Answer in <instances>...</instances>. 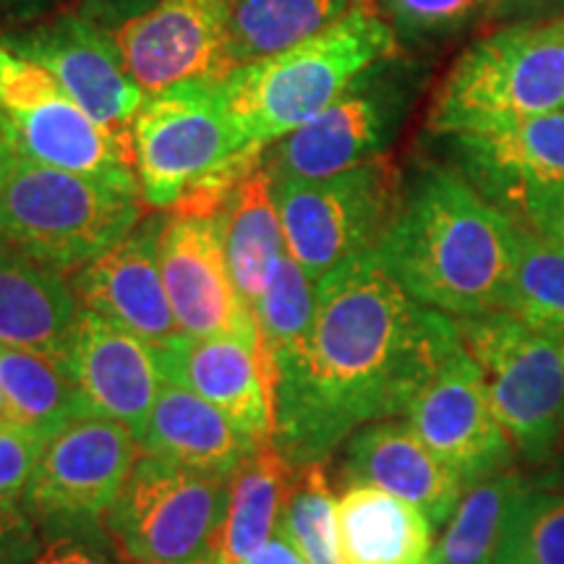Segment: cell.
Returning a JSON list of instances; mask_svg holds the SVG:
<instances>
[{
  "instance_id": "16",
  "label": "cell",
  "mask_w": 564,
  "mask_h": 564,
  "mask_svg": "<svg viewBox=\"0 0 564 564\" xmlns=\"http://www.w3.org/2000/svg\"><path fill=\"white\" fill-rule=\"evenodd\" d=\"M447 139L455 171L514 223L531 204L564 194V110Z\"/></svg>"
},
{
  "instance_id": "46",
  "label": "cell",
  "mask_w": 564,
  "mask_h": 564,
  "mask_svg": "<svg viewBox=\"0 0 564 564\" xmlns=\"http://www.w3.org/2000/svg\"><path fill=\"white\" fill-rule=\"evenodd\" d=\"M432 564H436V562H432Z\"/></svg>"
},
{
  "instance_id": "9",
  "label": "cell",
  "mask_w": 564,
  "mask_h": 564,
  "mask_svg": "<svg viewBox=\"0 0 564 564\" xmlns=\"http://www.w3.org/2000/svg\"><path fill=\"white\" fill-rule=\"evenodd\" d=\"M457 335L484 371L497 419L528 463L554 457L564 432L562 345L507 312L463 316Z\"/></svg>"
},
{
  "instance_id": "45",
  "label": "cell",
  "mask_w": 564,
  "mask_h": 564,
  "mask_svg": "<svg viewBox=\"0 0 564 564\" xmlns=\"http://www.w3.org/2000/svg\"><path fill=\"white\" fill-rule=\"evenodd\" d=\"M560 345H562V356H564V340H562V343H560Z\"/></svg>"
},
{
  "instance_id": "26",
  "label": "cell",
  "mask_w": 564,
  "mask_h": 564,
  "mask_svg": "<svg viewBox=\"0 0 564 564\" xmlns=\"http://www.w3.org/2000/svg\"><path fill=\"white\" fill-rule=\"evenodd\" d=\"M356 0H236L225 47V74L329 30Z\"/></svg>"
},
{
  "instance_id": "40",
  "label": "cell",
  "mask_w": 564,
  "mask_h": 564,
  "mask_svg": "<svg viewBox=\"0 0 564 564\" xmlns=\"http://www.w3.org/2000/svg\"><path fill=\"white\" fill-rule=\"evenodd\" d=\"M58 0H0V24L3 30L34 24V21L53 17Z\"/></svg>"
},
{
  "instance_id": "25",
  "label": "cell",
  "mask_w": 564,
  "mask_h": 564,
  "mask_svg": "<svg viewBox=\"0 0 564 564\" xmlns=\"http://www.w3.org/2000/svg\"><path fill=\"white\" fill-rule=\"evenodd\" d=\"M217 225H220L236 291L253 312L278 272L282 257L288 253L282 223L272 199V178L264 162L251 167L236 183L217 215Z\"/></svg>"
},
{
  "instance_id": "7",
  "label": "cell",
  "mask_w": 564,
  "mask_h": 564,
  "mask_svg": "<svg viewBox=\"0 0 564 564\" xmlns=\"http://www.w3.org/2000/svg\"><path fill=\"white\" fill-rule=\"evenodd\" d=\"M232 476L139 455L102 525L133 564H212L220 552Z\"/></svg>"
},
{
  "instance_id": "33",
  "label": "cell",
  "mask_w": 564,
  "mask_h": 564,
  "mask_svg": "<svg viewBox=\"0 0 564 564\" xmlns=\"http://www.w3.org/2000/svg\"><path fill=\"white\" fill-rule=\"evenodd\" d=\"M494 564H564V494L528 481L514 499Z\"/></svg>"
},
{
  "instance_id": "38",
  "label": "cell",
  "mask_w": 564,
  "mask_h": 564,
  "mask_svg": "<svg viewBox=\"0 0 564 564\" xmlns=\"http://www.w3.org/2000/svg\"><path fill=\"white\" fill-rule=\"evenodd\" d=\"M68 3L70 11H76L79 17L95 21L102 30L116 32L129 21L152 11L160 0H68Z\"/></svg>"
},
{
  "instance_id": "10",
  "label": "cell",
  "mask_w": 564,
  "mask_h": 564,
  "mask_svg": "<svg viewBox=\"0 0 564 564\" xmlns=\"http://www.w3.org/2000/svg\"><path fill=\"white\" fill-rule=\"evenodd\" d=\"M0 131L21 158L141 192L129 133L84 112L37 63L0 42Z\"/></svg>"
},
{
  "instance_id": "12",
  "label": "cell",
  "mask_w": 564,
  "mask_h": 564,
  "mask_svg": "<svg viewBox=\"0 0 564 564\" xmlns=\"http://www.w3.org/2000/svg\"><path fill=\"white\" fill-rule=\"evenodd\" d=\"M141 455L123 423L87 413L47 442L24 502L42 535L100 528Z\"/></svg>"
},
{
  "instance_id": "5",
  "label": "cell",
  "mask_w": 564,
  "mask_h": 564,
  "mask_svg": "<svg viewBox=\"0 0 564 564\" xmlns=\"http://www.w3.org/2000/svg\"><path fill=\"white\" fill-rule=\"evenodd\" d=\"M144 220L141 192L11 152L0 181V238L63 274L108 253Z\"/></svg>"
},
{
  "instance_id": "17",
  "label": "cell",
  "mask_w": 564,
  "mask_h": 564,
  "mask_svg": "<svg viewBox=\"0 0 564 564\" xmlns=\"http://www.w3.org/2000/svg\"><path fill=\"white\" fill-rule=\"evenodd\" d=\"M232 6L236 0H160L144 17L112 32L133 84L160 91L225 76Z\"/></svg>"
},
{
  "instance_id": "41",
  "label": "cell",
  "mask_w": 564,
  "mask_h": 564,
  "mask_svg": "<svg viewBox=\"0 0 564 564\" xmlns=\"http://www.w3.org/2000/svg\"><path fill=\"white\" fill-rule=\"evenodd\" d=\"M212 564H220V562H212ZM238 564H306V562L301 560V554L295 552L288 541H282L280 535H272L259 552H253L249 560Z\"/></svg>"
},
{
  "instance_id": "6",
  "label": "cell",
  "mask_w": 564,
  "mask_h": 564,
  "mask_svg": "<svg viewBox=\"0 0 564 564\" xmlns=\"http://www.w3.org/2000/svg\"><path fill=\"white\" fill-rule=\"evenodd\" d=\"M426 70L403 53L371 63L312 123L270 144L272 181H314L382 160L403 131Z\"/></svg>"
},
{
  "instance_id": "13",
  "label": "cell",
  "mask_w": 564,
  "mask_h": 564,
  "mask_svg": "<svg viewBox=\"0 0 564 564\" xmlns=\"http://www.w3.org/2000/svg\"><path fill=\"white\" fill-rule=\"evenodd\" d=\"M0 42L45 68L91 121L129 133L147 91L133 84L112 32L76 11H63L17 30H0Z\"/></svg>"
},
{
  "instance_id": "36",
  "label": "cell",
  "mask_w": 564,
  "mask_h": 564,
  "mask_svg": "<svg viewBox=\"0 0 564 564\" xmlns=\"http://www.w3.org/2000/svg\"><path fill=\"white\" fill-rule=\"evenodd\" d=\"M32 564H133L100 528L55 535Z\"/></svg>"
},
{
  "instance_id": "4",
  "label": "cell",
  "mask_w": 564,
  "mask_h": 564,
  "mask_svg": "<svg viewBox=\"0 0 564 564\" xmlns=\"http://www.w3.org/2000/svg\"><path fill=\"white\" fill-rule=\"evenodd\" d=\"M564 110V17L512 24L474 42L426 116L436 137L486 133Z\"/></svg>"
},
{
  "instance_id": "3",
  "label": "cell",
  "mask_w": 564,
  "mask_h": 564,
  "mask_svg": "<svg viewBox=\"0 0 564 564\" xmlns=\"http://www.w3.org/2000/svg\"><path fill=\"white\" fill-rule=\"evenodd\" d=\"M400 53L377 0H356L337 21L288 51L220 76L223 105L241 150H267L312 123L371 63Z\"/></svg>"
},
{
  "instance_id": "27",
  "label": "cell",
  "mask_w": 564,
  "mask_h": 564,
  "mask_svg": "<svg viewBox=\"0 0 564 564\" xmlns=\"http://www.w3.org/2000/svg\"><path fill=\"white\" fill-rule=\"evenodd\" d=\"M291 474L293 465L278 453L272 442L259 444L246 457L241 468L232 474L230 505L215 562L238 564L249 560L272 539Z\"/></svg>"
},
{
  "instance_id": "42",
  "label": "cell",
  "mask_w": 564,
  "mask_h": 564,
  "mask_svg": "<svg viewBox=\"0 0 564 564\" xmlns=\"http://www.w3.org/2000/svg\"><path fill=\"white\" fill-rule=\"evenodd\" d=\"M531 484L539 486V489L564 494V457L556 455L549 463L539 465V474L531 478Z\"/></svg>"
},
{
  "instance_id": "43",
  "label": "cell",
  "mask_w": 564,
  "mask_h": 564,
  "mask_svg": "<svg viewBox=\"0 0 564 564\" xmlns=\"http://www.w3.org/2000/svg\"><path fill=\"white\" fill-rule=\"evenodd\" d=\"M11 152H13V150L9 147V141H6L3 131H0V181H3V175H6V165H9Z\"/></svg>"
},
{
  "instance_id": "44",
  "label": "cell",
  "mask_w": 564,
  "mask_h": 564,
  "mask_svg": "<svg viewBox=\"0 0 564 564\" xmlns=\"http://www.w3.org/2000/svg\"><path fill=\"white\" fill-rule=\"evenodd\" d=\"M556 455H562L564 457V432H562V436H560V444H556V453H554V457Z\"/></svg>"
},
{
  "instance_id": "20",
  "label": "cell",
  "mask_w": 564,
  "mask_h": 564,
  "mask_svg": "<svg viewBox=\"0 0 564 564\" xmlns=\"http://www.w3.org/2000/svg\"><path fill=\"white\" fill-rule=\"evenodd\" d=\"M257 343L243 337L196 340L181 335L154 352L162 377L188 387L253 444H264L274 436V405Z\"/></svg>"
},
{
  "instance_id": "1",
  "label": "cell",
  "mask_w": 564,
  "mask_h": 564,
  "mask_svg": "<svg viewBox=\"0 0 564 564\" xmlns=\"http://www.w3.org/2000/svg\"><path fill=\"white\" fill-rule=\"evenodd\" d=\"M460 345L453 316L413 301L373 251L348 259L316 282L303 348L272 369V444L293 468L329 463L358 429L405 415Z\"/></svg>"
},
{
  "instance_id": "2",
  "label": "cell",
  "mask_w": 564,
  "mask_h": 564,
  "mask_svg": "<svg viewBox=\"0 0 564 564\" xmlns=\"http://www.w3.org/2000/svg\"><path fill=\"white\" fill-rule=\"evenodd\" d=\"M518 230L455 167L429 165L403 183L373 257L421 306L463 319L507 308Z\"/></svg>"
},
{
  "instance_id": "14",
  "label": "cell",
  "mask_w": 564,
  "mask_h": 564,
  "mask_svg": "<svg viewBox=\"0 0 564 564\" xmlns=\"http://www.w3.org/2000/svg\"><path fill=\"white\" fill-rule=\"evenodd\" d=\"M405 421L465 489L512 468L514 444L494 411L484 371L463 345L429 379Z\"/></svg>"
},
{
  "instance_id": "29",
  "label": "cell",
  "mask_w": 564,
  "mask_h": 564,
  "mask_svg": "<svg viewBox=\"0 0 564 564\" xmlns=\"http://www.w3.org/2000/svg\"><path fill=\"white\" fill-rule=\"evenodd\" d=\"M528 478L507 468L463 491L453 518L436 541L432 562L436 564H494L502 552L507 523L514 499L525 489Z\"/></svg>"
},
{
  "instance_id": "30",
  "label": "cell",
  "mask_w": 564,
  "mask_h": 564,
  "mask_svg": "<svg viewBox=\"0 0 564 564\" xmlns=\"http://www.w3.org/2000/svg\"><path fill=\"white\" fill-rule=\"evenodd\" d=\"M505 312L549 340H564V246L528 225L518 230Z\"/></svg>"
},
{
  "instance_id": "24",
  "label": "cell",
  "mask_w": 564,
  "mask_h": 564,
  "mask_svg": "<svg viewBox=\"0 0 564 564\" xmlns=\"http://www.w3.org/2000/svg\"><path fill=\"white\" fill-rule=\"evenodd\" d=\"M343 564H432L434 528L419 507L377 486L337 499Z\"/></svg>"
},
{
  "instance_id": "39",
  "label": "cell",
  "mask_w": 564,
  "mask_h": 564,
  "mask_svg": "<svg viewBox=\"0 0 564 564\" xmlns=\"http://www.w3.org/2000/svg\"><path fill=\"white\" fill-rule=\"evenodd\" d=\"M520 225H528V228L539 230L541 236L552 238L554 243L564 246V194L531 204L525 215L520 217Z\"/></svg>"
},
{
  "instance_id": "19",
  "label": "cell",
  "mask_w": 564,
  "mask_h": 564,
  "mask_svg": "<svg viewBox=\"0 0 564 564\" xmlns=\"http://www.w3.org/2000/svg\"><path fill=\"white\" fill-rule=\"evenodd\" d=\"M61 364L89 413L123 423L139 440L165 384L152 345L82 308Z\"/></svg>"
},
{
  "instance_id": "37",
  "label": "cell",
  "mask_w": 564,
  "mask_h": 564,
  "mask_svg": "<svg viewBox=\"0 0 564 564\" xmlns=\"http://www.w3.org/2000/svg\"><path fill=\"white\" fill-rule=\"evenodd\" d=\"M42 546V531L21 497H0V564H32Z\"/></svg>"
},
{
  "instance_id": "15",
  "label": "cell",
  "mask_w": 564,
  "mask_h": 564,
  "mask_svg": "<svg viewBox=\"0 0 564 564\" xmlns=\"http://www.w3.org/2000/svg\"><path fill=\"white\" fill-rule=\"evenodd\" d=\"M160 267L181 333L196 340H259L257 319L238 295L217 217L167 215L160 238Z\"/></svg>"
},
{
  "instance_id": "34",
  "label": "cell",
  "mask_w": 564,
  "mask_h": 564,
  "mask_svg": "<svg viewBox=\"0 0 564 564\" xmlns=\"http://www.w3.org/2000/svg\"><path fill=\"white\" fill-rule=\"evenodd\" d=\"M379 11L405 45L449 37L470 24L486 0H377Z\"/></svg>"
},
{
  "instance_id": "23",
  "label": "cell",
  "mask_w": 564,
  "mask_h": 564,
  "mask_svg": "<svg viewBox=\"0 0 564 564\" xmlns=\"http://www.w3.org/2000/svg\"><path fill=\"white\" fill-rule=\"evenodd\" d=\"M141 455L212 476H232L259 444L238 432L207 400L165 379L139 436Z\"/></svg>"
},
{
  "instance_id": "31",
  "label": "cell",
  "mask_w": 564,
  "mask_h": 564,
  "mask_svg": "<svg viewBox=\"0 0 564 564\" xmlns=\"http://www.w3.org/2000/svg\"><path fill=\"white\" fill-rule=\"evenodd\" d=\"M274 535L288 541L306 564H343L337 499L329 486L327 463L293 468Z\"/></svg>"
},
{
  "instance_id": "22",
  "label": "cell",
  "mask_w": 564,
  "mask_h": 564,
  "mask_svg": "<svg viewBox=\"0 0 564 564\" xmlns=\"http://www.w3.org/2000/svg\"><path fill=\"white\" fill-rule=\"evenodd\" d=\"M79 312L68 274L0 238V345L63 361Z\"/></svg>"
},
{
  "instance_id": "18",
  "label": "cell",
  "mask_w": 564,
  "mask_h": 564,
  "mask_svg": "<svg viewBox=\"0 0 564 564\" xmlns=\"http://www.w3.org/2000/svg\"><path fill=\"white\" fill-rule=\"evenodd\" d=\"M165 220L167 215L160 209L144 215L121 243L68 278L82 308L118 324L152 348H165L183 335L160 267Z\"/></svg>"
},
{
  "instance_id": "32",
  "label": "cell",
  "mask_w": 564,
  "mask_h": 564,
  "mask_svg": "<svg viewBox=\"0 0 564 564\" xmlns=\"http://www.w3.org/2000/svg\"><path fill=\"white\" fill-rule=\"evenodd\" d=\"M314 312L316 282L301 270L291 253H285L262 299L253 306L259 358H262L267 384H270L274 366L285 364L303 348L312 333Z\"/></svg>"
},
{
  "instance_id": "28",
  "label": "cell",
  "mask_w": 564,
  "mask_h": 564,
  "mask_svg": "<svg viewBox=\"0 0 564 564\" xmlns=\"http://www.w3.org/2000/svg\"><path fill=\"white\" fill-rule=\"evenodd\" d=\"M0 387L13 423L47 440L89 413L66 366L42 352L0 345Z\"/></svg>"
},
{
  "instance_id": "21",
  "label": "cell",
  "mask_w": 564,
  "mask_h": 564,
  "mask_svg": "<svg viewBox=\"0 0 564 564\" xmlns=\"http://www.w3.org/2000/svg\"><path fill=\"white\" fill-rule=\"evenodd\" d=\"M340 489L377 486L405 499L436 528L447 525L465 486L453 470L423 444L408 421H377L358 429L345 442L337 468Z\"/></svg>"
},
{
  "instance_id": "8",
  "label": "cell",
  "mask_w": 564,
  "mask_h": 564,
  "mask_svg": "<svg viewBox=\"0 0 564 564\" xmlns=\"http://www.w3.org/2000/svg\"><path fill=\"white\" fill-rule=\"evenodd\" d=\"M144 204L173 212L243 152L223 105L220 76L147 91L129 123Z\"/></svg>"
},
{
  "instance_id": "35",
  "label": "cell",
  "mask_w": 564,
  "mask_h": 564,
  "mask_svg": "<svg viewBox=\"0 0 564 564\" xmlns=\"http://www.w3.org/2000/svg\"><path fill=\"white\" fill-rule=\"evenodd\" d=\"M47 442V436L17 423L0 426V497H24Z\"/></svg>"
},
{
  "instance_id": "11",
  "label": "cell",
  "mask_w": 564,
  "mask_h": 564,
  "mask_svg": "<svg viewBox=\"0 0 564 564\" xmlns=\"http://www.w3.org/2000/svg\"><path fill=\"white\" fill-rule=\"evenodd\" d=\"M400 196L403 181L384 158L327 178L272 181L288 253L314 282L377 249Z\"/></svg>"
}]
</instances>
